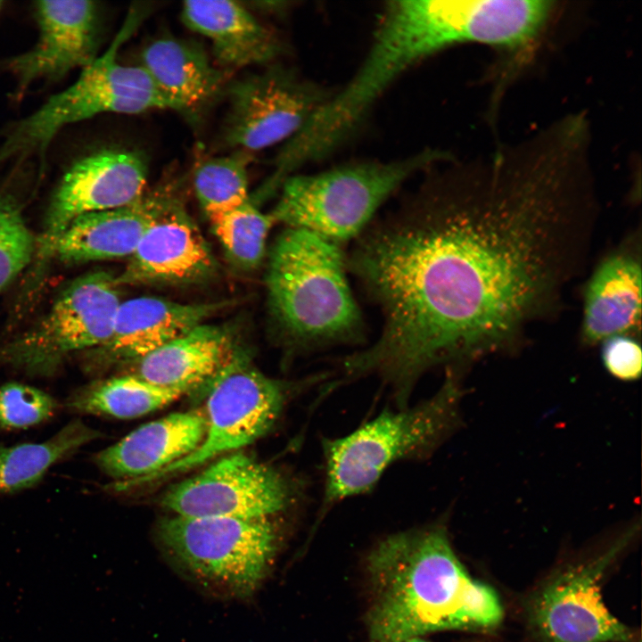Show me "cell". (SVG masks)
<instances>
[{"label": "cell", "instance_id": "30bf717a", "mask_svg": "<svg viewBox=\"0 0 642 642\" xmlns=\"http://www.w3.org/2000/svg\"><path fill=\"white\" fill-rule=\"evenodd\" d=\"M118 286L116 276L104 271L78 277L33 328L0 346V365L51 374L71 354L102 347L121 302Z\"/></svg>", "mask_w": 642, "mask_h": 642}, {"label": "cell", "instance_id": "603a6c76", "mask_svg": "<svg viewBox=\"0 0 642 642\" xmlns=\"http://www.w3.org/2000/svg\"><path fill=\"white\" fill-rule=\"evenodd\" d=\"M235 349L228 329L203 323L138 359L136 375L188 392L210 380Z\"/></svg>", "mask_w": 642, "mask_h": 642}, {"label": "cell", "instance_id": "83f0119b", "mask_svg": "<svg viewBox=\"0 0 642 642\" xmlns=\"http://www.w3.org/2000/svg\"><path fill=\"white\" fill-rule=\"evenodd\" d=\"M35 249L36 240L21 208L0 193V292L29 265Z\"/></svg>", "mask_w": 642, "mask_h": 642}, {"label": "cell", "instance_id": "8992f818", "mask_svg": "<svg viewBox=\"0 0 642 642\" xmlns=\"http://www.w3.org/2000/svg\"><path fill=\"white\" fill-rule=\"evenodd\" d=\"M448 155L428 148L391 160H361L314 174L294 173L282 183L270 214L275 223L341 245L357 239L407 180Z\"/></svg>", "mask_w": 642, "mask_h": 642}, {"label": "cell", "instance_id": "3957f363", "mask_svg": "<svg viewBox=\"0 0 642 642\" xmlns=\"http://www.w3.org/2000/svg\"><path fill=\"white\" fill-rule=\"evenodd\" d=\"M467 33L458 1L386 3L362 64L285 143L287 161L302 168L334 153L364 125L374 104L395 80L429 56L465 43Z\"/></svg>", "mask_w": 642, "mask_h": 642}, {"label": "cell", "instance_id": "4316f807", "mask_svg": "<svg viewBox=\"0 0 642 642\" xmlns=\"http://www.w3.org/2000/svg\"><path fill=\"white\" fill-rule=\"evenodd\" d=\"M209 218L227 255L237 265L253 268L261 262L269 231L275 224L270 213L261 211L250 199Z\"/></svg>", "mask_w": 642, "mask_h": 642}, {"label": "cell", "instance_id": "7a4b0ae2", "mask_svg": "<svg viewBox=\"0 0 642 642\" xmlns=\"http://www.w3.org/2000/svg\"><path fill=\"white\" fill-rule=\"evenodd\" d=\"M366 564L370 642H404L445 630L486 631L503 619L497 593L468 574L443 525L390 535Z\"/></svg>", "mask_w": 642, "mask_h": 642}, {"label": "cell", "instance_id": "d6986e66", "mask_svg": "<svg viewBox=\"0 0 642 642\" xmlns=\"http://www.w3.org/2000/svg\"><path fill=\"white\" fill-rule=\"evenodd\" d=\"M223 302L181 303L142 296L121 301L109 341L96 349L112 360H138L186 333L222 309Z\"/></svg>", "mask_w": 642, "mask_h": 642}, {"label": "cell", "instance_id": "5b68a950", "mask_svg": "<svg viewBox=\"0 0 642 642\" xmlns=\"http://www.w3.org/2000/svg\"><path fill=\"white\" fill-rule=\"evenodd\" d=\"M461 390L449 369L432 397L414 407L384 409L350 433L323 438L325 486L321 506L370 491L392 465L430 457L460 421Z\"/></svg>", "mask_w": 642, "mask_h": 642}, {"label": "cell", "instance_id": "7402d4cb", "mask_svg": "<svg viewBox=\"0 0 642 642\" xmlns=\"http://www.w3.org/2000/svg\"><path fill=\"white\" fill-rule=\"evenodd\" d=\"M162 195L144 194L130 205L76 218L61 233L49 253L66 263L129 258Z\"/></svg>", "mask_w": 642, "mask_h": 642}, {"label": "cell", "instance_id": "f1b7e54d", "mask_svg": "<svg viewBox=\"0 0 642 642\" xmlns=\"http://www.w3.org/2000/svg\"><path fill=\"white\" fill-rule=\"evenodd\" d=\"M58 404L54 398L36 387L21 383L0 386V427L23 429L53 416Z\"/></svg>", "mask_w": 642, "mask_h": 642}, {"label": "cell", "instance_id": "e0dca14e", "mask_svg": "<svg viewBox=\"0 0 642 642\" xmlns=\"http://www.w3.org/2000/svg\"><path fill=\"white\" fill-rule=\"evenodd\" d=\"M205 432L203 410L171 413L99 452L95 463L118 482L148 477L193 452Z\"/></svg>", "mask_w": 642, "mask_h": 642}, {"label": "cell", "instance_id": "4dcf8cb0", "mask_svg": "<svg viewBox=\"0 0 642 642\" xmlns=\"http://www.w3.org/2000/svg\"><path fill=\"white\" fill-rule=\"evenodd\" d=\"M404 642H429V641L423 639L421 637H416V638H409Z\"/></svg>", "mask_w": 642, "mask_h": 642}, {"label": "cell", "instance_id": "44dd1931", "mask_svg": "<svg viewBox=\"0 0 642 642\" xmlns=\"http://www.w3.org/2000/svg\"><path fill=\"white\" fill-rule=\"evenodd\" d=\"M141 65L174 111L194 113L208 106L226 86V74L191 41L158 38L147 45Z\"/></svg>", "mask_w": 642, "mask_h": 642}, {"label": "cell", "instance_id": "d4e9b609", "mask_svg": "<svg viewBox=\"0 0 642 642\" xmlns=\"http://www.w3.org/2000/svg\"><path fill=\"white\" fill-rule=\"evenodd\" d=\"M99 436V432L74 419L47 440L12 447L0 445V493L37 484L54 464Z\"/></svg>", "mask_w": 642, "mask_h": 642}, {"label": "cell", "instance_id": "8fae6325", "mask_svg": "<svg viewBox=\"0 0 642 642\" xmlns=\"http://www.w3.org/2000/svg\"><path fill=\"white\" fill-rule=\"evenodd\" d=\"M224 92L228 100L224 142L246 152L290 140L333 95L277 64L229 83Z\"/></svg>", "mask_w": 642, "mask_h": 642}, {"label": "cell", "instance_id": "6da1fadb", "mask_svg": "<svg viewBox=\"0 0 642 642\" xmlns=\"http://www.w3.org/2000/svg\"><path fill=\"white\" fill-rule=\"evenodd\" d=\"M584 159L540 136L484 164L449 157L369 226L348 269L383 327L366 365L401 390L514 344L547 314L587 253L595 205Z\"/></svg>", "mask_w": 642, "mask_h": 642}, {"label": "cell", "instance_id": "f546056e", "mask_svg": "<svg viewBox=\"0 0 642 642\" xmlns=\"http://www.w3.org/2000/svg\"><path fill=\"white\" fill-rule=\"evenodd\" d=\"M601 357L605 369L615 378L633 381L641 375L642 350L633 335L621 334L605 340Z\"/></svg>", "mask_w": 642, "mask_h": 642}, {"label": "cell", "instance_id": "5bb4252c", "mask_svg": "<svg viewBox=\"0 0 642 642\" xmlns=\"http://www.w3.org/2000/svg\"><path fill=\"white\" fill-rule=\"evenodd\" d=\"M148 165L142 153L104 149L75 161L51 198L41 248L49 253L61 233L76 218L130 205L143 195Z\"/></svg>", "mask_w": 642, "mask_h": 642}, {"label": "cell", "instance_id": "9a60e30c", "mask_svg": "<svg viewBox=\"0 0 642 642\" xmlns=\"http://www.w3.org/2000/svg\"><path fill=\"white\" fill-rule=\"evenodd\" d=\"M34 14L38 28L37 43L0 62V67L14 78L17 99L33 83L58 80L97 58L99 21L94 2L37 1Z\"/></svg>", "mask_w": 642, "mask_h": 642}, {"label": "cell", "instance_id": "7c38bea8", "mask_svg": "<svg viewBox=\"0 0 642 642\" xmlns=\"http://www.w3.org/2000/svg\"><path fill=\"white\" fill-rule=\"evenodd\" d=\"M293 498L284 475L237 451L170 488L161 505L181 516L259 519L284 511Z\"/></svg>", "mask_w": 642, "mask_h": 642}, {"label": "cell", "instance_id": "2e32d148", "mask_svg": "<svg viewBox=\"0 0 642 642\" xmlns=\"http://www.w3.org/2000/svg\"><path fill=\"white\" fill-rule=\"evenodd\" d=\"M128 259L116 276L119 285L197 283L210 277L217 268L193 219L177 200L164 193Z\"/></svg>", "mask_w": 642, "mask_h": 642}, {"label": "cell", "instance_id": "52a82bcc", "mask_svg": "<svg viewBox=\"0 0 642 642\" xmlns=\"http://www.w3.org/2000/svg\"><path fill=\"white\" fill-rule=\"evenodd\" d=\"M135 21L128 19L109 48L81 70L73 84L7 128L0 144V164L34 154L42 157L62 128L100 114L174 110L141 65L118 61V50Z\"/></svg>", "mask_w": 642, "mask_h": 642}, {"label": "cell", "instance_id": "277c9868", "mask_svg": "<svg viewBox=\"0 0 642 642\" xmlns=\"http://www.w3.org/2000/svg\"><path fill=\"white\" fill-rule=\"evenodd\" d=\"M341 245L286 227L276 240L266 277L269 308L292 351L363 343L364 319Z\"/></svg>", "mask_w": 642, "mask_h": 642}, {"label": "cell", "instance_id": "ba28073f", "mask_svg": "<svg viewBox=\"0 0 642 642\" xmlns=\"http://www.w3.org/2000/svg\"><path fill=\"white\" fill-rule=\"evenodd\" d=\"M325 374L297 383L271 378L235 349L223 366L209 380L206 432L190 455L144 478L119 482L120 490L178 474L213 458L238 450L266 435L281 416L292 392H300L322 381Z\"/></svg>", "mask_w": 642, "mask_h": 642}, {"label": "cell", "instance_id": "484cf974", "mask_svg": "<svg viewBox=\"0 0 642 642\" xmlns=\"http://www.w3.org/2000/svg\"><path fill=\"white\" fill-rule=\"evenodd\" d=\"M248 163V152L237 151L207 159L196 167L193 189L208 218L235 209L251 199Z\"/></svg>", "mask_w": 642, "mask_h": 642}, {"label": "cell", "instance_id": "4fadbf2b", "mask_svg": "<svg viewBox=\"0 0 642 642\" xmlns=\"http://www.w3.org/2000/svg\"><path fill=\"white\" fill-rule=\"evenodd\" d=\"M630 536L568 566L536 594L530 620L545 642H638L637 634L607 610L600 592L605 573Z\"/></svg>", "mask_w": 642, "mask_h": 642}, {"label": "cell", "instance_id": "9c48e42d", "mask_svg": "<svg viewBox=\"0 0 642 642\" xmlns=\"http://www.w3.org/2000/svg\"><path fill=\"white\" fill-rule=\"evenodd\" d=\"M159 535L174 559L193 576L238 596L257 588L278 542L270 518L175 514L160 522Z\"/></svg>", "mask_w": 642, "mask_h": 642}, {"label": "cell", "instance_id": "ffe728a7", "mask_svg": "<svg viewBox=\"0 0 642 642\" xmlns=\"http://www.w3.org/2000/svg\"><path fill=\"white\" fill-rule=\"evenodd\" d=\"M640 320V259L632 251H618L597 265L586 284L581 335L592 345L616 335H633Z\"/></svg>", "mask_w": 642, "mask_h": 642}, {"label": "cell", "instance_id": "cb8c5ba5", "mask_svg": "<svg viewBox=\"0 0 642 642\" xmlns=\"http://www.w3.org/2000/svg\"><path fill=\"white\" fill-rule=\"evenodd\" d=\"M186 391L158 386L136 374L111 377L74 392L67 407L75 412L131 419L159 410Z\"/></svg>", "mask_w": 642, "mask_h": 642}, {"label": "cell", "instance_id": "ac0fdd59", "mask_svg": "<svg viewBox=\"0 0 642 642\" xmlns=\"http://www.w3.org/2000/svg\"><path fill=\"white\" fill-rule=\"evenodd\" d=\"M181 19L189 29L209 39L217 66L226 72L271 64L280 54L277 36L243 3L186 1Z\"/></svg>", "mask_w": 642, "mask_h": 642}, {"label": "cell", "instance_id": "1f68e13d", "mask_svg": "<svg viewBox=\"0 0 642 642\" xmlns=\"http://www.w3.org/2000/svg\"><path fill=\"white\" fill-rule=\"evenodd\" d=\"M2 4H3V2L0 1V10H1V8H2Z\"/></svg>", "mask_w": 642, "mask_h": 642}]
</instances>
